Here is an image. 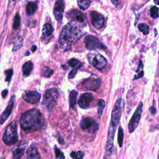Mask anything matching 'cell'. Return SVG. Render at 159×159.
Segmentation results:
<instances>
[{"label": "cell", "mask_w": 159, "mask_h": 159, "mask_svg": "<svg viewBox=\"0 0 159 159\" xmlns=\"http://www.w3.org/2000/svg\"><path fill=\"white\" fill-rule=\"evenodd\" d=\"M45 119L40 111L36 108L24 112L20 119L22 129L27 132H32L40 129L44 125Z\"/></svg>", "instance_id": "cell-1"}, {"label": "cell", "mask_w": 159, "mask_h": 159, "mask_svg": "<svg viewBox=\"0 0 159 159\" xmlns=\"http://www.w3.org/2000/svg\"><path fill=\"white\" fill-rule=\"evenodd\" d=\"M122 106H123L122 99L121 98H119L117 99L111 113V122L109 126L108 135H107V142L106 145V154L107 155H110L112 152L114 135H115L117 126L121 117Z\"/></svg>", "instance_id": "cell-2"}, {"label": "cell", "mask_w": 159, "mask_h": 159, "mask_svg": "<svg viewBox=\"0 0 159 159\" xmlns=\"http://www.w3.org/2000/svg\"><path fill=\"white\" fill-rule=\"evenodd\" d=\"M82 35L81 29L76 24L71 22L63 27L59 37V40L65 47L71 46L76 43Z\"/></svg>", "instance_id": "cell-3"}, {"label": "cell", "mask_w": 159, "mask_h": 159, "mask_svg": "<svg viewBox=\"0 0 159 159\" xmlns=\"http://www.w3.org/2000/svg\"><path fill=\"white\" fill-rule=\"evenodd\" d=\"M59 96L58 90L56 88H52L47 89L43 96L42 105L48 112L52 111L55 107Z\"/></svg>", "instance_id": "cell-4"}, {"label": "cell", "mask_w": 159, "mask_h": 159, "mask_svg": "<svg viewBox=\"0 0 159 159\" xmlns=\"http://www.w3.org/2000/svg\"><path fill=\"white\" fill-rule=\"evenodd\" d=\"M2 140L8 145L14 144L17 142V127L16 122L13 121L7 126L2 137Z\"/></svg>", "instance_id": "cell-5"}, {"label": "cell", "mask_w": 159, "mask_h": 159, "mask_svg": "<svg viewBox=\"0 0 159 159\" xmlns=\"http://www.w3.org/2000/svg\"><path fill=\"white\" fill-rule=\"evenodd\" d=\"M88 59L89 63L96 69L102 70L107 65V60L100 53H93L88 55Z\"/></svg>", "instance_id": "cell-6"}, {"label": "cell", "mask_w": 159, "mask_h": 159, "mask_svg": "<svg viewBox=\"0 0 159 159\" xmlns=\"http://www.w3.org/2000/svg\"><path fill=\"white\" fill-rule=\"evenodd\" d=\"M143 111V104L142 102H140L139 104L138 105L136 110L135 111L133 116H132L128 125L129 132L130 133H132L134 130L137 129L139 125L142 113Z\"/></svg>", "instance_id": "cell-7"}, {"label": "cell", "mask_w": 159, "mask_h": 159, "mask_svg": "<svg viewBox=\"0 0 159 159\" xmlns=\"http://www.w3.org/2000/svg\"><path fill=\"white\" fill-rule=\"evenodd\" d=\"M80 127L83 130L87 132L94 133L98 130L99 124L91 117H84L80 122Z\"/></svg>", "instance_id": "cell-8"}, {"label": "cell", "mask_w": 159, "mask_h": 159, "mask_svg": "<svg viewBox=\"0 0 159 159\" xmlns=\"http://www.w3.org/2000/svg\"><path fill=\"white\" fill-rule=\"evenodd\" d=\"M86 47L88 50H94L98 49H104L106 48L105 45H103L99 40L94 35H88L85 39Z\"/></svg>", "instance_id": "cell-9"}, {"label": "cell", "mask_w": 159, "mask_h": 159, "mask_svg": "<svg viewBox=\"0 0 159 159\" xmlns=\"http://www.w3.org/2000/svg\"><path fill=\"white\" fill-rule=\"evenodd\" d=\"M91 20L93 27L97 29H101L104 25V17L97 11L91 12Z\"/></svg>", "instance_id": "cell-10"}, {"label": "cell", "mask_w": 159, "mask_h": 159, "mask_svg": "<svg viewBox=\"0 0 159 159\" xmlns=\"http://www.w3.org/2000/svg\"><path fill=\"white\" fill-rule=\"evenodd\" d=\"M22 97L24 101L27 102L30 104H36L40 101L41 95L37 91L27 90L23 93Z\"/></svg>", "instance_id": "cell-11"}, {"label": "cell", "mask_w": 159, "mask_h": 159, "mask_svg": "<svg viewBox=\"0 0 159 159\" xmlns=\"http://www.w3.org/2000/svg\"><path fill=\"white\" fill-rule=\"evenodd\" d=\"M93 95L91 93H84L80 95L78 104L82 109H87L89 107L91 103L93 101Z\"/></svg>", "instance_id": "cell-12"}, {"label": "cell", "mask_w": 159, "mask_h": 159, "mask_svg": "<svg viewBox=\"0 0 159 159\" xmlns=\"http://www.w3.org/2000/svg\"><path fill=\"white\" fill-rule=\"evenodd\" d=\"M65 9V3L63 0H57L53 9V14L58 21L61 20Z\"/></svg>", "instance_id": "cell-13"}, {"label": "cell", "mask_w": 159, "mask_h": 159, "mask_svg": "<svg viewBox=\"0 0 159 159\" xmlns=\"http://www.w3.org/2000/svg\"><path fill=\"white\" fill-rule=\"evenodd\" d=\"M15 99H16V96L14 95H13L11 97V98L8 103V105L6 107L5 110L0 116V124H2L11 115V112L13 109V107H14V105Z\"/></svg>", "instance_id": "cell-14"}, {"label": "cell", "mask_w": 159, "mask_h": 159, "mask_svg": "<svg viewBox=\"0 0 159 159\" xmlns=\"http://www.w3.org/2000/svg\"><path fill=\"white\" fill-rule=\"evenodd\" d=\"M101 84V80L99 79L88 78L83 81L82 83L83 86L87 90L96 91L97 90Z\"/></svg>", "instance_id": "cell-15"}, {"label": "cell", "mask_w": 159, "mask_h": 159, "mask_svg": "<svg viewBox=\"0 0 159 159\" xmlns=\"http://www.w3.org/2000/svg\"><path fill=\"white\" fill-rule=\"evenodd\" d=\"M27 159H40V154L37 148L34 146H30L26 152Z\"/></svg>", "instance_id": "cell-16"}, {"label": "cell", "mask_w": 159, "mask_h": 159, "mask_svg": "<svg viewBox=\"0 0 159 159\" xmlns=\"http://www.w3.org/2000/svg\"><path fill=\"white\" fill-rule=\"evenodd\" d=\"M53 32V28L52 25L49 23H46L43 25L42 29V33L41 38L42 39H47L50 38Z\"/></svg>", "instance_id": "cell-17"}, {"label": "cell", "mask_w": 159, "mask_h": 159, "mask_svg": "<svg viewBox=\"0 0 159 159\" xmlns=\"http://www.w3.org/2000/svg\"><path fill=\"white\" fill-rule=\"evenodd\" d=\"M33 67H34V65L32 61H28L25 62L22 65V68L23 75L25 76H29L30 75V72L32 71V70H33Z\"/></svg>", "instance_id": "cell-18"}, {"label": "cell", "mask_w": 159, "mask_h": 159, "mask_svg": "<svg viewBox=\"0 0 159 159\" xmlns=\"http://www.w3.org/2000/svg\"><path fill=\"white\" fill-rule=\"evenodd\" d=\"M77 96H78V93L75 90H72L69 94V104H70V107L71 109H75L76 108Z\"/></svg>", "instance_id": "cell-19"}, {"label": "cell", "mask_w": 159, "mask_h": 159, "mask_svg": "<svg viewBox=\"0 0 159 159\" xmlns=\"http://www.w3.org/2000/svg\"><path fill=\"white\" fill-rule=\"evenodd\" d=\"M37 5L35 2L30 1L26 6V13L29 16L33 15L37 11Z\"/></svg>", "instance_id": "cell-20"}, {"label": "cell", "mask_w": 159, "mask_h": 159, "mask_svg": "<svg viewBox=\"0 0 159 159\" xmlns=\"http://www.w3.org/2000/svg\"><path fill=\"white\" fill-rule=\"evenodd\" d=\"M24 147H17L12 150V154L14 159H20L24 153Z\"/></svg>", "instance_id": "cell-21"}, {"label": "cell", "mask_w": 159, "mask_h": 159, "mask_svg": "<svg viewBox=\"0 0 159 159\" xmlns=\"http://www.w3.org/2000/svg\"><path fill=\"white\" fill-rule=\"evenodd\" d=\"M70 17L72 19H73L75 20H77L78 22H83L84 21V17L83 15L78 11H75L73 12H71L70 14Z\"/></svg>", "instance_id": "cell-22"}, {"label": "cell", "mask_w": 159, "mask_h": 159, "mask_svg": "<svg viewBox=\"0 0 159 159\" xmlns=\"http://www.w3.org/2000/svg\"><path fill=\"white\" fill-rule=\"evenodd\" d=\"M77 3L80 9L84 11L89 7L91 0H77Z\"/></svg>", "instance_id": "cell-23"}, {"label": "cell", "mask_w": 159, "mask_h": 159, "mask_svg": "<svg viewBox=\"0 0 159 159\" xmlns=\"http://www.w3.org/2000/svg\"><path fill=\"white\" fill-rule=\"evenodd\" d=\"M68 65L73 68V69L78 70L81 66V63L80 60L76 58H71L68 61Z\"/></svg>", "instance_id": "cell-24"}, {"label": "cell", "mask_w": 159, "mask_h": 159, "mask_svg": "<svg viewBox=\"0 0 159 159\" xmlns=\"http://www.w3.org/2000/svg\"><path fill=\"white\" fill-rule=\"evenodd\" d=\"M105 107V101L101 99L99 100L98 101V109H97V112H98V117L101 118L102 112H103V109Z\"/></svg>", "instance_id": "cell-25"}, {"label": "cell", "mask_w": 159, "mask_h": 159, "mask_svg": "<svg viewBox=\"0 0 159 159\" xmlns=\"http://www.w3.org/2000/svg\"><path fill=\"white\" fill-rule=\"evenodd\" d=\"M123 139H124V131L122 127L119 126L118 129V134H117V142L118 145L120 147H122L123 145Z\"/></svg>", "instance_id": "cell-26"}, {"label": "cell", "mask_w": 159, "mask_h": 159, "mask_svg": "<svg viewBox=\"0 0 159 159\" xmlns=\"http://www.w3.org/2000/svg\"><path fill=\"white\" fill-rule=\"evenodd\" d=\"M41 72H42V76L43 77H46V78L50 77L53 74V71L47 66H43L42 68Z\"/></svg>", "instance_id": "cell-27"}, {"label": "cell", "mask_w": 159, "mask_h": 159, "mask_svg": "<svg viewBox=\"0 0 159 159\" xmlns=\"http://www.w3.org/2000/svg\"><path fill=\"white\" fill-rule=\"evenodd\" d=\"M70 157L72 159H83L84 157V152L81 150L78 152H71Z\"/></svg>", "instance_id": "cell-28"}, {"label": "cell", "mask_w": 159, "mask_h": 159, "mask_svg": "<svg viewBox=\"0 0 159 159\" xmlns=\"http://www.w3.org/2000/svg\"><path fill=\"white\" fill-rule=\"evenodd\" d=\"M138 28H139V30L141 31L144 35H147L149 32L148 26L144 23L139 24L138 25Z\"/></svg>", "instance_id": "cell-29"}, {"label": "cell", "mask_w": 159, "mask_h": 159, "mask_svg": "<svg viewBox=\"0 0 159 159\" xmlns=\"http://www.w3.org/2000/svg\"><path fill=\"white\" fill-rule=\"evenodd\" d=\"M54 151H55V153L57 159H65V155H64L63 153L56 145L54 147Z\"/></svg>", "instance_id": "cell-30"}, {"label": "cell", "mask_w": 159, "mask_h": 159, "mask_svg": "<svg viewBox=\"0 0 159 159\" xmlns=\"http://www.w3.org/2000/svg\"><path fill=\"white\" fill-rule=\"evenodd\" d=\"M20 24V17L19 13H17L14 17V23L12 25V27L14 29H17L19 27Z\"/></svg>", "instance_id": "cell-31"}, {"label": "cell", "mask_w": 159, "mask_h": 159, "mask_svg": "<svg viewBox=\"0 0 159 159\" xmlns=\"http://www.w3.org/2000/svg\"><path fill=\"white\" fill-rule=\"evenodd\" d=\"M150 16L152 18H157L158 17V8L156 6H153L150 9Z\"/></svg>", "instance_id": "cell-32"}, {"label": "cell", "mask_w": 159, "mask_h": 159, "mask_svg": "<svg viewBox=\"0 0 159 159\" xmlns=\"http://www.w3.org/2000/svg\"><path fill=\"white\" fill-rule=\"evenodd\" d=\"M4 73L6 75V79H5L6 81H7V82L9 83L11 81L12 76L13 75V70L12 68L8 69V70L5 71Z\"/></svg>", "instance_id": "cell-33"}, {"label": "cell", "mask_w": 159, "mask_h": 159, "mask_svg": "<svg viewBox=\"0 0 159 159\" xmlns=\"http://www.w3.org/2000/svg\"><path fill=\"white\" fill-rule=\"evenodd\" d=\"M22 43H23V42H22V38H20V39L18 40V41L14 44V47H13V49H12V51L14 52V51H16V50H19V48H20L21 47H22Z\"/></svg>", "instance_id": "cell-34"}, {"label": "cell", "mask_w": 159, "mask_h": 159, "mask_svg": "<svg viewBox=\"0 0 159 159\" xmlns=\"http://www.w3.org/2000/svg\"><path fill=\"white\" fill-rule=\"evenodd\" d=\"M77 70H78L73 69V70L70 71V73L68 74V78H73L75 76L76 74Z\"/></svg>", "instance_id": "cell-35"}, {"label": "cell", "mask_w": 159, "mask_h": 159, "mask_svg": "<svg viewBox=\"0 0 159 159\" xmlns=\"http://www.w3.org/2000/svg\"><path fill=\"white\" fill-rule=\"evenodd\" d=\"M149 111H150V113H151L152 115H155V114H156V112H157V110H156V108H155L154 106H152V107H151L150 108Z\"/></svg>", "instance_id": "cell-36"}, {"label": "cell", "mask_w": 159, "mask_h": 159, "mask_svg": "<svg viewBox=\"0 0 159 159\" xmlns=\"http://www.w3.org/2000/svg\"><path fill=\"white\" fill-rule=\"evenodd\" d=\"M7 93H8V90H7V89H4V90L2 91V93H1V95H2V98H5L6 97V96L7 95Z\"/></svg>", "instance_id": "cell-37"}, {"label": "cell", "mask_w": 159, "mask_h": 159, "mask_svg": "<svg viewBox=\"0 0 159 159\" xmlns=\"http://www.w3.org/2000/svg\"><path fill=\"white\" fill-rule=\"evenodd\" d=\"M111 1L114 6H117L120 3V0H111Z\"/></svg>", "instance_id": "cell-38"}, {"label": "cell", "mask_w": 159, "mask_h": 159, "mask_svg": "<svg viewBox=\"0 0 159 159\" xmlns=\"http://www.w3.org/2000/svg\"><path fill=\"white\" fill-rule=\"evenodd\" d=\"M36 49H37V47H36V45H33L32 46V51L33 52H34L35 50H36Z\"/></svg>", "instance_id": "cell-39"}, {"label": "cell", "mask_w": 159, "mask_h": 159, "mask_svg": "<svg viewBox=\"0 0 159 159\" xmlns=\"http://www.w3.org/2000/svg\"><path fill=\"white\" fill-rule=\"evenodd\" d=\"M154 2L156 3V4H158V0H154Z\"/></svg>", "instance_id": "cell-40"}]
</instances>
